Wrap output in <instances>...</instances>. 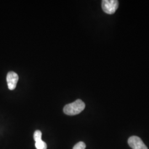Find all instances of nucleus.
<instances>
[{"label":"nucleus","instance_id":"1","mask_svg":"<svg viewBox=\"0 0 149 149\" xmlns=\"http://www.w3.org/2000/svg\"><path fill=\"white\" fill-rule=\"evenodd\" d=\"M85 108V104L81 100H77L73 103H70L64 107V113L68 116H74L80 114Z\"/></svg>","mask_w":149,"mask_h":149},{"label":"nucleus","instance_id":"2","mask_svg":"<svg viewBox=\"0 0 149 149\" xmlns=\"http://www.w3.org/2000/svg\"><path fill=\"white\" fill-rule=\"evenodd\" d=\"M119 2L117 0H103L102 1V8L107 14L113 15L117 10Z\"/></svg>","mask_w":149,"mask_h":149},{"label":"nucleus","instance_id":"3","mask_svg":"<svg viewBox=\"0 0 149 149\" xmlns=\"http://www.w3.org/2000/svg\"><path fill=\"white\" fill-rule=\"evenodd\" d=\"M128 144L133 149H148L142 140L138 136H133L128 139Z\"/></svg>","mask_w":149,"mask_h":149},{"label":"nucleus","instance_id":"4","mask_svg":"<svg viewBox=\"0 0 149 149\" xmlns=\"http://www.w3.org/2000/svg\"><path fill=\"white\" fill-rule=\"evenodd\" d=\"M18 75L16 74V72L11 71L8 73L7 75V82L8 87L9 90H13L16 88L17 84L18 81Z\"/></svg>","mask_w":149,"mask_h":149},{"label":"nucleus","instance_id":"5","mask_svg":"<svg viewBox=\"0 0 149 149\" xmlns=\"http://www.w3.org/2000/svg\"><path fill=\"white\" fill-rule=\"evenodd\" d=\"M36 147L37 149H47V145L42 140L36 142Z\"/></svg>","mask_w":149,"mask_h":149},{"label":"nucleus","instance_id":"6","mask_svg":"<svg viewBox=\"0 0 149 149\" xmlns=\"http://www.w3.org/2000/svg\"><path fill=\"white\" fill-rule=\"evenodd\" d=\"M42 133L40 130H36L34 134V139L36 142L40 141L42 140Z\"/></svg>","mask_w":149,"mask_h":149},{"label":"nucleus","instance_id":"7","mask_svg":"<svg viewBox=\"0 0 149 149\" xmlns=\"http://www.w3.org/2000/svg\"><path fill=\"white\" fill-rule=\"evenodd\" d=\"M86 147L85 143L82 141H80L74 145L73 149H85Z\"/></svg>","mask_w":149,"mask_h":149}]
</instances>
